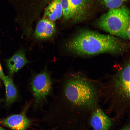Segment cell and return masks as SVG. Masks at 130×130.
Returning a JSON list of instances; mask_svg holds the SVG:
<instances>
[{"mask_svg": "<svg viewBox=\"0 0 130 130\" xmlns=\"http://www.w3.org/2000/svg\"><path fill=\"white\" fill-rule=\"evenodd\" d=\"M4 84L6 90V104L9 106L16 99L18 92L15 85L12 79L5 75L1 78Z\"/></svg>", "mask_w": 130, "mask_h": 130, "instance_id": "30bf717a", "label": "cell"}, {"mask_svg": "<svg viewBox=\"0 0 130 130\" xmlns=\"http://www.w3.org/2000/svg\"><path fill=\"white\" fill-rule=\"evenodd\" d=\"M4 75L0 61V78H1Z\"/></svg>", "mask_w": 130, "mask_h": 130, "instance_id": "9a60e30c", "label": "cell"}, {"mask_svg": "<svg viewBox=\"0 0 130 130\" xmlns=\"http://www.w3.org/2000/svg\"><path fill=\"white\" fill-rule=\"evenodd\" d=\"M101 83L80 72H70L61 78L57 94L46 116L51 119H70L83 113L91 114L99 107Z\"/></svg>", "mask_w": 130, "mask_h": 130, "instance_id": "6da1fadb", "label": "cell"}, {"mask_svg": "<svg viewBox=\"0 0 130 130\" xmlns=\"http://www.w3.org/2000/svg\"><path fill=\"white\" fill-rule=\"evenodd\" d=\"M5 62L10 76L29 62L26 57L25 51L22 48L18 50L11 57L6 59Z\"/></svg>", "mask_w": 130, "mask_h": 130, "instance_id": "9c48e42d", "label": "cell"}, {"mask_svg": "<svg viewBox=\"0 0 130 130\" xmlns=\"http://www.w3.org/2000/svg\"><path fill=\"white\" fill-rule=\"evenodd\" d=\"M52 130H54V129H52Z\"/></svg>", "mask_w": 130, "mask_h": 130, "instance_id": "ffe728a7", "label": "cell"}, {"mask_svg": "<svg viewBox=\"0 0 130 130\" xmlns=\"http://www.w3.org/2000/svg\"><path fill=\"white\" fill-rule=\"evenodd\" d=\"M62 15L66 20L73 19L72 9L68 0H60Z\"/></svg>", "mask_w": 130, "mask_h": 130, "instance_id": "4fadbf2b", "label": "cell"}, {"mask_svg": "<svg viewBox=\"0 0 130 130\" xmlns=\"http://www.w3.org/2000/svg\"><path fill=\"white\" fill-rule=\"evenodd\" d=\"M63 15L60 0H53L46 8L44 17L53 22Z\"/></svg>", "mask_w": 130, "mask_h": 130, "instance_id": "8fae6325", "label": "cell"}, {"mask_svg": "<svg viewBox=\"0 0 130 130\" xmlns=\"http://www.w3.org/2000/svg\"><path fill=\"white\" fill-rule=\"evenodd\" d=\"M96 23L97 27L110 35L128 40L127 29L130 25V13L126 6L109 9L100 17Z\"/></svg>", "mask_w": 130, "mask_h": 130, "instance_id": "277c9868", "label": "cell"}, {"mask_svg": "<svg viewBox=\"0 0 130 130\" xmlns=\"http://www.w3.org/2000/svg\"><path fill=\"white\" fill-rule=\"evenodd\" d=\"M53 85V79L47 71H43L33 76L31 87L34 100L33 107L35 110H42L47 103V99L52 92Z\"/></svg>", "mask_w": 130, "mask_h": 130, "instance_id": "5b68a950", "label": "cell"}, {"mask_svg": "<svg viewBox=\"0 0 130 130\" xmlns=\"http://www.w3.org/2000/svg\"><path fill=\"white\" fill-rule=\"evenodd\" d=\"M120 130H130V126L127 125Z\"/></svg>", "mask_w": 130, "mask_h": 130, "instance_id": "2e32d148", "label": "cell"}, {"mask_svg": "<svg viewBox=\"0 0 130 130\" xmlns=\"http://www.w3.org/2000/svg\"><path fill=\"white\" fill-rule=\"evenodd\" d=\"M55 32V26L53 22L44 17L38 22L34 37L38 39H45L51 38Z\"/></svg>", "mask_w": 130, "mask_h": 130, "instance_id": "ba28073f", "label": "cell"}, {"mask_svg": "<svg viewBox=\"0 0 130 130\" xmlns=\"http://www.w3.org/2000/svg\"><path fill=\"white\" fill-rule=\"evenodd\" d=\"M103 3L110 0H99Z\"/></svg>", "mask_w": 130, "mask_h": 130, "instance_id": "e0dca14e", "label": "cell"}, {"mask_svg": "<svg viewBox=\"0 0 130 130\" xmlns=\"http://www.w3.org/2000/svg\"><path fill=\"white\" fill-rule=\"evenodd\" d=\"M126 0H110L103 3L109 9L118 8L121 6Z\"/></svg>", "mask_w": 130, "mask_h": 130, "instance_id": "5bb4252c", "label": "cell"}, {"mask_svg": "<svg viewBox=\"0 0 130 130\" xmlns=\"http://www.w3.org/2000/svg\"><path fill=\"white\" fill-rule=\"evenodd\" d=\"M0 130H6L4 128L0 126Z\"/></svg>", "mask_w": 130, "mask_h": 130, "instance_id": "d6986e66", "label": "cell"}, {"mask_svg": "<svg viewBox=\"0 0 130 130\" xmlns=\"http://www.w3.org/2000/svg\"><path fill=\"white\" fill-rule=\"evenodd\" d=\"M66 44L71 52L86 56L104 53L122 54L129 47V44L124 40L87 30L79 32Z\"/></svg>", "mask_w": 130, "mask_h": 130, "instance_id": "7a4b0ae2", "label": "cell"}, {"mask_svg": "<svg viewBox=\"0 0 130 130\" xmlns=\"http://www.w3.org/2000/svg\"><path fill=\"white\" fill-rule=\"evenodd\" d=\"M29 104L26 105L20 113L12 115L1 120L0 123L13 130H26L31 124L30 120L25 115L26 112Z\"/></svg>", "mask_w": 130, "mask_h": 130, "instance_id": "8992f818", "label": "cell"}, {"mask_svg": "<svg viewBox=\"0 0 130 130\" xmlns=\"http://www.w3.org/2000/svg\"><path fill=\"white\" fill-rule=\"evenodd\" d=\"M71 8L73 19L78 20L84 15L86 10L88 0H68Z\"/></svg>", "mask_w": 130, "mask_h": 130, "instance_id": "7c38bea8", "label": "cell"}, {"mask_svg": "<svg viewBox=\"0 0 130 130\" xmlns=\"http://www.w3.org/2000/svg\"><path fill=\"white\" fill-rule=\"evenodd\" d=\"M90 123L94 130H108L112 125L110 119L99 107L91 114Z\"/></svg>", "mask_w": 130, "mask_h": 130, "instance_id": "52a82bcc", "label": "cell"}, {"mask_svg": "<svg viewBox=\"0 0 130 130\" xmlns=\"http://www.w3.org/2000/svg\"><path fill=\"white\" fill-rule=\"evenodd\" d=\"M130 60L119 70L101 83V98L104 99L108 110L117 113L130 110Z\"/></svg>", "mask_w": 130, "mask_h": 130, "instance_id": "3957f363", "label": "cell"}, {"mask_svg": "<svg viewBox=\"0 0 130 130\" xmlns=\"http://www.w3.org/2000/svg\"></svg>", "mask_w": 130, "mask_h": 130, "instance_id": "44dd1931", "label": "cell"}, {"mask_svg": "<svg viewBox=\"0 0 130 130\" xmlns=\"http://www.w3.org/2000/svg\"><path fill=\"white\" fill-rule=\"evenodd\" d=\"M5 101V99L4 100L3 99H0V103H1L2 102Z\"/></svg>", "mask_w": 130, "mask_h": 130, "instance_id": "ac0fdd59", "label": "cell"}]
</instances>
